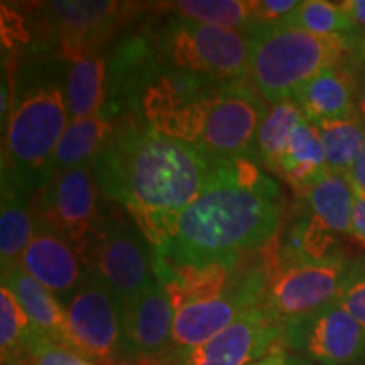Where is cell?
<instances>
[{
    "label": "cell",
    "mask_w": 365,
    "mask_h": 365,
    "mask_svg": "<svg viewBox=\"0 0 365 365\" xmlns=\"http://www.w3.org/2000/svg\"><path fill=\"white\" fill-rule=\"evenodd\" d=\"M354 190V207H352V232L350 235L354 237L359 244L365 247V193L359 188Z\"/></svg>",
    "instance_id": "1f68e13d"
},
{
    "label": "cell",
    "mask_w": 365,
    "mask_h": 365,
    "mask_svg": "<svg viewBox=\"0 0 365 365\" xmlns=\"http://www.w3.org/2000/svg\"><path fill=\"white\" fill-rule=\"evenodd\" d=\"M250 4H252V14L259 29L281 24L299 6L296 0H250Z\"/></svg>",
    "instance_id": "4dcf8cb0"
},
{
    "label": "cell",
    "mask_w": 365,
    "mask_h": 365,
    "mask_svg": "<svg viewBox=\"0 0 365 365\" xmlns=\"http://www.w3.org/2000/svg\"><path fill=\"white\" fill-rule=\"evenodd\" d=\"M340 6L349 14L355 26H362L365 29V0H345L340 2Z\"/></svg>",
    "instance_id": "d6a6232c"
},
{
    "label": "cell",
    "mask_w": 365,
    "mask_h": 365,
    "mask_svg": "<svg viewBox=\"0 0 365 365\" xmlns=\"http://www.w3.org/2000/svg\"><path fill=\"white\" fill-rule=\"evenodd\" d=\"M124 341L129 362L166 359L173 345L176 309L158 279L122 299Z\"/></svg>",
    "instance_id": "9a60e30c"
},
{
    "label": "cell",
    "mask_w": 365,
    "mask_h": 365,
    "mask_svg": "<svg viewBox=\"0 0 365 365\" xmlns=\"http://www.w3.org/2000/svg\"><path fill=\"white\" fill-rule=\"evenodd\" d=\"M31 365H93L75 350L38 335L27 349Z\"/></svg>",
    "instance_id": "f546056e"
},
{
    "label": "cell",
    "mask_w": 365,
    "mask_h": 365,
    "mask_svg": "<svg viewBox=\"0 0 365 365\" xmlns=\"http://www.w3.org/2000/svg\"><path fill=\"white\" fill-rule=\"evenodd\" d=\"M105 202L93 163L59 173L38 191L33 202L34 218L68 237L78 255L88 244Z\"/></svg>",
    "instance_id": "30bf717a"
},
{
    "label": "cell",
    "mask_w": 365,
    "mask_h": 365,
    "mask_svg": "<svg viewBox=\"0 0 365 365\" xmlns=\"http://www.w3.org/2000/svg\"><path fill=\"white\" fill-rule=\"evenodd\" d=\"M286 360H287L286 349L282 345H277L274 346L266 357L257 360V362H254L252 365H286Z\"/></svg>",
    "instance_id": "e575fe53"
},
{
    "label": "cell",
    "mask_w": 365,
    "mask_h": 365,
    "mask_svg": "<svg viewBox=\"0 0 365 365\" xmlns=\"http://www.w3.org/2000/svg\"><path fill=\"white\" fill-rule=\"evenodd\" d=\"M304 213L325 230L341 239L352 232L354 190L349 178L330 173L304 196Z\"/></svg>",
    "instance_id": "7402d4cb"
},
{
    "label": "cell",
    "mask_w": 365,
    "mask_h": 365,
    "mask_svg": "<svg viewBox=\"0 0 365 365\" xmlns=\"http://www.w3.org/2000/svg\"><path fill=\"white\" fill-rule=\"evenodd\" d=\"M66 63V97L71 120L102 113L107 63L95 49H59Z\"/></svg>",
    "instance_id": "d6986e66"
},
{
    "label": "cell",
    "mask_w": 365,
    "mask_h": 365,
    "mask_svg": "<svg viewBox=\"0 0 365 365\" xmlns=\"http://www.w3.org/2000/svg\"><path fill=\"white\" fill-rule=\"evenodd\" d=\"M217 163L202 149L154 130L144 118L113 127L93 161L103 198L134 218L153 247L205 188Z\"/></svg>",
    "instance_id": "7a4b0ae2"
},
{
    "label": "cell",
    "mask_w": 365,
    "mask_h": 365,
    "mask_svg": "<svg viewBox=\"0 0 365 365\" xmlns=\"http://www.w3.org/2000/svg\"><path fill=\"white\" fill-rule=\"evenodd\" d=\"M122 54L140 65L227 83L247 80L250 36L170 16L140 38L122 46Z\"/></svg>",
    "instance_id": "277c9868"
},
{
    "label": "cell",
    "mask_w": 365,
    "mask_h": 365,
    "mask_svg": "<svg viewBox=\"0 0 365 365\" xmlns=\"http://www.w3.org/2000/svg\"><path fill=\"white\" fill-rule=\"evenodd\" d=\"M2 286L9 287L16 296L31 325L41 336L71 349L66 308L56 296L33 279L22 267L2 274Z\"/></svg>",
    "instance_id": "ac0fdd59"
},
{
    "label": "cell",
    "mask_w": 365,
    "mask_h": 365,
    "mask_svg": "<svg viewBox=\"0 0 365 365\" xmlns=\"http://www.w3.org/2000/svg\"><path fill=\"white\" fill-rule=\"evenodd\" d=\"M39 333L31 325L16 296L6 286L0 287V350L2 365H21L27 349Z\"/></svg>",
    "instance_id": "4316f807"
},
{
    "label": "cell",
    "mask_w": 365,
    "mask_h": 365,
    "mask_svg": "<svg viewBox=\"0 0 365 365\" xmlns=\"http://www.w3.org/2000/svg\"><path fill=\"white\" fill-rule=\"evenodd\" d=\"M272 266V262H262L242 271L239 269L222 294L178 308L173 345L168 354L171 362L168 365L180 364L195 349L230 327L237 318L262 304Z\"/></svg>",
    "instance_id": "52a82bcc"
},
{
    "label": "cell",
    "mask_w": 365,
    "mask_h": 365,
    "mask_svg": "<svg viewBox=\"0 0 365 365\" xmlns=\"http://www.w3.org/2000/svg\"><path fill=\"white\" fill-rule=\"evenodd\" d=\"M269 107L247 80L217 86L196 148L215 163L252 159L255 139Z\"/></svg>",
    "instance_id": "9c48e42d"
},
{
    "label": "cell",
    "mask_w": 365,
    "mask_h": 365,
    "mask_svg": "<svg viewBox=\"0 0 365 365\" xmlns=\"http://www.w3.org/2000/svg\"><path fill=\"white\" fill-rule=\"evenodd\" d=\"M359 81L345 65L328 68L304 83L293 95V102L312 125L345 120L359 115Z\"/></svg>",
    "instance_id": "e0dca14e"
},
{
    "label": "cell",
    "mask_w": 365,
    "mask_h": 365,
    "mask_svg": "<svg viewBox=\"0 0 365 365\" xmlns=\"http://www.w3.org/2000/svg\"><path fill=\"white\" fill-rule=\"evenodd\" d=\"M71 349L93 365H125L122 298L95 274L86 272L65 304Z\"/></svg>",
    "instance_id": "ba28073f"
},
{
    "label": "cell",
    "mask_w": 365,
    "mask_h": 365,
    "mask_svg": "<svg viewBox=\"0 0 365 365\" xmlns=\"http://www.w3.org/2000/svg\"><path fill=\"white\" fill-rule=\"evenodd\" d=\"M175 365H185V364H175Z\"/></svg>",
    "instance_id": "74e56055"
},
{
    "label": "cell",
    "mask_w": 365,
    "mask_h": 365,
    "mask_svg": "<svg viewBox=\"0 0 365 365\" xmlns=\"http://www.w3.org/2000/svg\"><path fill=\"white\" fill-rule=\"evenodd\" d=\"M357 105H359V113L365 122V80L362 83H359V95H357Z\"/></svg>",
    "instance_id": "d590c367"
},
{
    "label": "cell",
    "mask_w": 365,
    "mask_h": 365,
    "mask_svg": "<svg viewBox=\"0 0 365 365\" xmlns=\"http://www.w3.org/2000/svg\"><path fill=\"white\" fill-rule=\"evenodd\" d=\"M346 266L344 254L318 262L274 266L264 303L282 325L309 317L339 298Z\"/></svg>",
    "instance_id": "8fae6325"
},
{
    "label": "cell",
    "mask_w": 365,
    "mask_h": 365,
    "mask_svg": "<svg viewBox=\"0 0 365 365\" xmlns=\"http://www.w3.org/2000/svg\"><path fill=\"white\" fill-rule=\"evenodd\" d=\"M307 118L293 100H282L269 107L267 115L264 117L259 127L257 139L254 148V161L271 173H276L279 168L281 158L289 144L291 137L298 125Z\"/></svg>",
    "instance_id": "d4e9b609"
},
{
    "label": "cell",
    "mask_w": 365,
    "mask_h": 365,
    "mask_svg": "<svg viewBox=\"0 0 365 365\" xmlns=\"http://www.w3.org/2000/svg\"><path fill=\"white\" fill-rule=\"evenodd\" d=\"M282 212L279 185L254 159L217 163L205 188L153 247L154 262L239 266L245 252L271 244Z\"/></svg>",
    "instance_id": "6da1fadb"
},
{
    "label": "cell",
    "mask_w": 365,
    "mask_h": 365,
    "mask_svg": "<svg viewBox=\"0 0 365 365\" xmlns=\"http://www.w3.org/2000/svg\"><path fill=\"white\" fill-rule=\"evenodd\" d=\"M317 130L330 171L349 175L357 159L365 153V122L362 117L325 122L317 125Z\"/></svg>",
    "instance_id": "484cf974"
},
{
    "label": "cell",
    "mask_w": 365,
    "mask_h": 365,
    "mask_svg": "<svg viewBox=\"0 0 365 365\" xmlns=\"http://www.w3.org/2000/svg\"><path fill=\"white\" fill-rule=\"evenodd\" d=\"M286 365H313L308 359L301 357V355H287Z\"/></svg>",
    "instance_id": "8d00e7d4"
},
{
    "label": "cell",
    "mask_w": 365,
    "mask_h": 365,
    "mask_svg": "<svg viewBox=\"0 0 365 365\" xmlns=\"http://www.w3.org/2000/svg\"><path fill=\"white\" fill-rule=\"evenodd\" d=\"M352 49L346 36H319L286 24L262 27L250 34L249 80L274 105L293 98L322 71L344 65Z\"/></svg>",
    "instance_id": "5b68a950"
},
{
    "label": "cell",
    "mask_w": 365,
    "mask_h": 365,
    "mask_svg": "<svg viewBox=\"0 0 365 365\" xmlns=\"http://www.w3.org/2000/svg\"><path fill=\"white\" fill-rule=\"evenodd\" d=\"M140 4L113 0H53L39 4L41 33L59 49L98 51Z\"/></svg>",
    "instance_id": "7c38bea8"
},
{
    "label": "cell",
    "mask_w": 365,
    "mask_h": 365,
    "mask_svg": "<svg viewBox=\"0 0 365 365\" xmlns=\"http://www.w3.org/2000/svg\"><path fill=\"white\" fill-rule=\"evenodd\" d=\"M158 6L173 16L205 26L222 27L249 36L259 31L250 0H178Z\"/></svg>",
    "instance_id": "cb8c5ba5"
},
{
    "label": "cell",
    "mask_w": 365,
    "mask_h": 365,
    "mask_svg": "<svg viewBox=\"0 0 365 365\" xmlns=\"http://www.w3.org/2000/svg\"><path fill=\"white\" fill-rule=\"evenodd\" d=\"M2 166L29 193L51 181L54 150L70 124L66 63L59 54L33 58L14 81Z\"/></svg>",
    "instance_id": "3957f363"
},
{
    "label": "cell",
    "mask_w": 365,
    "mask_h": 365,
    "mask_svg": "<svg viewBox=\"0 0 365 365\" xmlns=\"http://www.w3.org/2000/svg\"><path fill=\"white\" fill-rule=\"evenodd\" d=\"M281 24L299 27L319 36H346L357 27L340 2H327V0L299 2V6Z\"/></svg>",
    "instance_id": "83f0119b"
},
{
    "label": "cell",
    "mask_w": 365,
    "mask_h": 365,
    "mask_svg": "<svg viewBox=\"0 0 365 365\" xmlns=\"http://www.w3.org/2000/svg\"><path fill=\"white\" fill-rule=\"evenodd\" d=\"M282 331L284 325L281 319L262 303L195 349L180 364L252 365L266 357L274 346L282 345Z\"/></svg>",
    "instance_id": "5bb4252c"
},
{
    "label": "cell",
    "mask_w": 365,
    "mask_h": 365,
    "mask_svg": "<svg viewBox=\"0 0 365 365\" xmlns=\"http://www.w3.org/2000/svg\"><path fill=\"white\" fill-rule=\"evenodd\" d=\"M80 259L86 272L107 282L122 299L156 281L148 237L120 205L107 198Z\"/></svg>",
    "instance_id": "8992f818"
},
{
    "label": "cell",
    "mask_w": 365,
    "mask_h": 365,
    "mask_svg": "<svg viewBox=\"0 0 365 365\" xmlns=\"http://www.w3.org/2000/svg\"><path fill=\"white\" fill-rule=\"evenodd\" d=\"M125 365H129V364H125Z\"/></svg>",
    "instance_id": "f35d334b"
},
{
    "label": "cell",
    "mask_w": 365,
    "mask_h": 365,
    "mask_svg": "<svg viewBox=\"0 0 365 365\" xmlns=\"http://www.w3.org/2000/svg\"><path fill=\"white\" fill-rule=\"evenodd\" d=\"M330 173L317 127L303 120L282 154L277 175L296 191V195L304 198L308 191Z\"/></svg>",
    "instance_id": "44dd1931"
},
{
    "label": "cell",
    "mask_w": 365,
    "mask_h": 365,
    "mask_svg": "<svg viewBox=\"0 0 365 365\" xmlns=\"http://www.w3.org/2000/svg\"><path fill=\"white\" fill-rule=\"evenodd\" d=\"M34 234L33 203L29 191L2 166V212H0V257L2 274L21 267L22 257Z\"/></svg>",
    "instance_id": "ffe728a7"
},
{
    "label": "cell",
    "mask_w": 365,
    "mask_h": 365,
    "mask_svg": "<svg viewBox=\"0 0 365 365\" xmlns=\"http://www.w3.org/2000/svg\"><path fill=\"white\" fill-rule=\"evenodd\" d=\"M113 127L112 120L103 113L95 117L70 120L65 134L54 150L51 164V180L59 173L71 168L93 163L110 139Z\"/></svg>",
    "instance_id": "603a6c76"
},
{
    "label": "cell",
    "mask_w": 365,
    "mask_h": 365,
    "mask_svg": "<svg viewBox=\"0 0 365 365\" xmlns=\"http://www.w3.org/2000/svg\"><path fill=\"white\" fill-rule=\"evenodd\" d=\"M336 299L365 328V255L349 261Z\"/></svg>",
    "instance_id": "f1b7e54d"
},
{
    "label": "cell",
    "mask_w": 365,
    "mask_h": 365,
    "mask_svg": "<svg viewBox=\"0 0 365 365\" xmlns=\"http://www.w3.org/2000/svg\"><path fill=\"white\" fill-rule=\"evenodd\" d=\"M346 178H349L350 185L365 193V153L357 159V163L354 164Z\"/></svg>",
    "instance_id": "836d02e7"
},
{
    "label": "cell",
    "mask_w": 365,
    "mask_h": 365,
    "mask_svg": "<svg viewBox=\"0 0 365 365\" xmlns=\"http://www.w3.org/2000/svg\"><path fill=\"white\" fill-rule=\"evenodd\" d=\"M21 267L61 301H70L85 276V267L68 237L43 220L34 218V234Z\"/></svg>",
    "instance_id": "2e32d148"
},
{
    "label": "cell",
    "mask_w": 365,
    "mask_h": 365,
    "mask_svg": "<svg viewBox=\"0 0 365 365\" xmlns=\"http://www.w3.org/2000/svg\"><path fill=\"white\" fill-rule=\"evenodd\" d=\"M281 344L319 365H350L365 354V328L335 299L284 325Z\"/></svg>",
    "instance_id": "4fadbf2b"
}]
</instances>
